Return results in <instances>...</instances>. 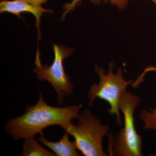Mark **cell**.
<instances>
[{"label": "cell", "instance_id": "6da1fadb", "mask_svg": "<svg viewBox=\"0 0 156 156\" xmlns=\"http://www.w3.org/2000/svg\"><path fill=\"white\" fill-rule=\"evenodd\" d=\"M38 101L34 106L27 105L25 112L20 116L9 119L5 126L6 133L18 140L35 136H44L43 130L50 126L58 125L63 128L80 115V105L55 107L44 100L43 93L38 89Z\"/></svg>", "mask_w": 156, "mask_h": 156}, {"label": "cell", "instance_id": "7a4b0ae2", "mask_svg": "<svg viewBox=\"0 0 156 156\" xmlns=\"http://www.w3.org/2000/svg\"><path fill=\"white\" fill-rule=\"evenodd\" d=\"M138 95L125 91L120 98L119 108L124 115V126L116 134L109 147V154L115 156H142L143 137L135 129L134 114L140 105Z\"/></svg>", "mask_w": 156, "mask_h": 156}, {"label": "cell", "instance_id": "3957f363", "mask_svg": "<svg viewBox=\"0 0 156 156\" xmlns=\"http://www.w3.org/2000/svg\"><path fill=\"white\" fill-rule=\"evenodd\" d=\"M77 119L76 125L71 122L62 128L73 136L78 150L86 156H108L102 142L104 136L108 134V124H101L100 118L88 108L80 113Z\"/></svg>", "mask_w": 156, "mask_h": 156}, {"label": "cell", "instance_id": "277c9868", "mask_svg": "<svg viewBox=\"0 0 156 156\" xmlns=\"http://www.w3.org/2000/svg\"><path fill=\"white\" fill-rule=\"evenodd\" d=\"M114 67V62H110L108 72L106 73L103 68L95 65V71L99 76V81L98 83L92 84L89 88L88 92V105L91 108L98 98L105 100L110 106L107 111L112 115H115L117 124L122 126V123L119 108L120 98L131 82L124 79L121 68H119L117 73H114L113 72Z\"/></svg>", "mask_w": 156, "mask_h": 156}, {"label": "cell", "instance_id": "5b68a950", "mask_svg": "<svg viewBox=\"0 0 156 156\" xmlns=\"http://www.w3.org/2000/svg\"><path fill=\"white\" fill-rule=\"evenodd\" d=\"M54 59L51 65H42L40 53H37L35 60L36 66L34 73L40 81H47L55 90L57 103L62 105L66 96L72 94L74 85L68 75L66 73L63 65V59L68 57L74 51L72 48H68L62 45L53 44Z\"/></svg>", "mask_w": 156, "mask_h": 156}, {"label": "cell", "instance_id": "8992f818", "mask_svg": "<svg viewBox=\"0 0 156 156\" xmlns=\"http://www.w3.org/2000/svg\"><path fill=\"white\" fill-rule=\"evenodd\" d=\"M0 12H9L20 17L22 12L33 14L36 19V26L38 30L41 26V18L43 13L53 12L52 9H44L42 5H35L23 0H2L0 3Z\"/></svg>", "mask_w": 156, "mask_h": 156}, {"label": "cell", "instance_id": "52a82bcc", "mask_svg": "<svg viewBox=\"0 0 156 156\" xmlns=\"http://www.w3.org/2000/svg\"><path fill=\"white\" fill-rule=\"evenodd\" d=\"M69 134L64 131V134L58 142H51L41 135L38 138V140L53 151L56 156H80L75 142L74 141L71 142L69 140Z\"/></svg>", "mask_w": 156, "mask_h": 156}, {"label": "cell", "instance_id": "ba28073f", "mask_svg": "<svg viewBox=\"0 0 156 156\" xmlns=\"http://www.w3.org/2000/svg\"><path fill=\"white\" fill-rule=\"evenodd\" d=\"M23 156H56L54 153L44 148L35 136L24 139L22 148Z\"/></svg>", "mask_w": 156, "mask_h": 156}, {"label": "cell", "instance_id": "9c48e42d", "mask_svg": "<svg viewBox=\"0 0 156 156\" xmlns=\"http://www.w3.org/2000/svg\"><path fill=\"white\" fill-rule=\"evenodd\" d=\"M140 119L143 122V128L156 133V108H144L140 114Z\"/></svg>", "mask_w": 156, "mask_h": 156}, {"label": "cell", "instance_id": "30bf717a", "mask_svg": "<svg viewBox=\"0 0 156 156\" xmlns=\"http://www.w3.org/2000/svg\"><path fill=\"white\" fill-rule=\"evenodd\" d=\"M90 2L95 4L98 5L102 2H110L113 5H114L119 9H124L128 4L129 0H89Z\"/></svg>", "mask_w": 156, "mask_h": 156}, {"label": "cell", "instance_id": "8fae6325", "mask_svg": "<svg viewBox=\"0 0 156 156\" xmlns=\"http://www.w3.org/2000/svg\"><path fill=\"white\" fill-rule=\"evenodd\" d=\"M27 2L35 5H41L42 4L47 2L48 0H23Z\"/></svg>", "mask_w": 156, "mask_h": 156}, {"label": "cell", "instance_id": "7c38bea8", "mask_svg": "<svg viewBox=\"0 0 156 156\" xmlns=\"http://www.w3.org/2000/svg\"><path fill=\"white\" fill-rule=\"evenodd\" d=\"M150 71H155L156 72V67L155 66H151V67H149L147 68L145 70H144V72L143 73L142 75L140 76V77L143 78L144 77V75L147 73L148 72Z\"/></svg>", "mask_w": 156, "mask_h": 156}, {"label": "cell", "instance_id": "4fadbf2b", "mask_svg": "<svg viewBox=\"0 0 156 156\" xmlns=\"http://www.w3.org/2000/svg\"><path fill=\"white\" fill-rule=\"evenodd\" d=\"M78 2V0H74V1H73V3L74 5H75V3H76L77 2Z\"/></svg>", "mask_w": 156, "mask_h": 156}, {"label": "cell", "instance_id": "5bb4252c", "mask_svg": "<svg viewBox=\"0 0 156 156\" xmlns=\"http://www.w3.org/2000/svg\"><path fill=\"white\" fill-rule=\"evenodd\" d=\"M154 2L155 3V4L156 5V0H155Z\"/></svg>", "mask_w": 156, "mask_h": 156}, {"label": "cell", "instance_id": "9a60e30c", "mask_svg": "<svg viewBox=\"0 0 156 156\" xmlns=\"http://www.w3.org/2000/svg\"><path fill=\"white\" fill-rule=\"evenodd\" d=\"M150 1H153V2H154L155 0H150Z\"/></svg>", "mask_w": 156, "mask_h": 156}]
</instances>
